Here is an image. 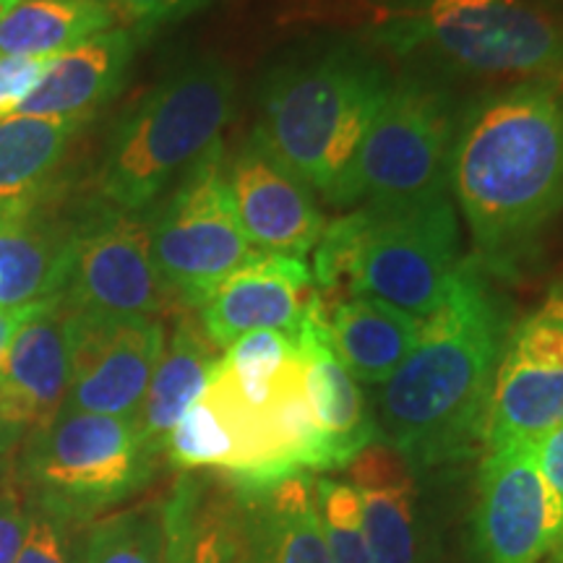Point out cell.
I'll use <instances>...</instances> for the list:
<instances>
[{
	"mask_svg": "<svg viewBox=\"0 0 563 563\" xmlns=\"http://www.w3.org/2000/svg\"><path fill=\"white\" fill-rule=\"evenodd\" d=\"M81 563H165V501L131 506L97 522Z\"/></svg>",
	"mask_w": 563,
	"mask_h": 563,
	"instance_id": "4316f807",
	"label": "cell"
},
{
	"mask_svg": "<svg viewBox=\"0 0 563 563\" xmlns=\"http://www.w3.org/2000/svg\"><path fill=\"white\" fill-rule=\"evenodd\" d=\"M150 228L154 269L175 298L194 308L256 253L238 220L220 141L183 175Z\"/></svg>",
	"mask_w": 563,
	"mask_h": 563,
	"instance_id": "9c48e42d",
	"label": "cell"
},
{
	"mask_svg": "<svg viewBox=\"0 0 563 563\" xmlns=\"http://www.w3.org/2000/svg\"><path fill=\"white\" fill-rule=\"evenodd\" d=\"M68 232H58L34 209L0 224V311L60 298Z\"/></svg>",
	"mask_w": 563,
	"mask_h": 563,
	"instance_id": "d4e9b609",
	"label": "cell"
},
{
	"mask_svg": "<svg viewBox=\"0 0 563 563\" xmlns=\"http://www.w3.org/2000/svg\"><path fill=\"white\" fill-rule=\"evenodd\" d=\"M37 203H0V224L16 220V217L26 214V211H32Z\"/></svg>",
	"mask_w": 563,
	"mask_h": 563,
	"instance_id": "d590c367",
	"label": "cell"
},
{
	"mask_svg": "<svg viewBox=\"0 0 563 563\" xmlns=\"http://www.w3.org/2000/svg\"><path fill=\"white\" fill-rule=\"evenodd\" d=\"M475 548L483 563H543L563 530L532 443L488 449L477 481Z\"/></svg>",
	"mask_w": 563,
	"mask_h": 563,
	"instance_id": "4fadbf2b",
	"label": "cell"
},
{
	"mask_svg": "<svg viewBox=\"0 0 563 563\" xmlns=\"http://www.w3.org/2000/svg\"><path fill=\"white\" fill-rule=\"evenodd\" d=\"M60 300L68 311L95 316H152L175 295L152 262V228L144 211L104 209L68 232Z\"/></svg>",
	"mask_w": 563,
	"mask_h": 563,
	"instance_id": "30bf717a",
	"label": "cell"
},
{
	"mask_svg": "<svg viewBox=\"0 0 563 563\" xmlns=\"http://www.w3.org/2000/svg\"><path fill=\"white\" fill-rule=\"evenodd\" d=\"M532 449L534 460L540 464V473L545 475L563 509V422L555 426L551 433H545L538 443H532Z\"/></svg>",
	"mask_w": 563,
	"mask_h": 563,
	"instance_id": "d6a6232c",
	"label": "cell"
},
{
	"mask_svg": "<svg viewBox=\"0 0 563 563\" xmlns=\"http://www.w3.org/2000/svg\"><path fill=\"white\" fill-rule=\"evenodd\" d=\"M462 232L452 199L407 207H355L327 224L316 243L321 295L373 298L426 319L462 272Z\"/></svg>",
	"mask_w": 563,
	"mask_h": 563,
	"instance_id": "277c9868",
	"label": "cell"
},
{
	"mask_svg": "<svg viewBox=\"0 0 563 563\" xmlns=\"http://www.w3.org/2000/svg\"><path fill=\"white\" fill-rule=\"evenodd\" d=\"M543 563H563V530L559 538H555L551 553H548V559Z\"/></svg>",
	"mask_w": 563,
	"mask_h": 563,
	"instance_id": "8d00e7d4",
	"label": "cell"
},
{
	"mask_svg": "<svg viewBox=\"0 0 563 563\" xmlns=\"http://www.w3.org/2000/svg\"><path fill=\"white\" fill-rule=\"evenodd\" d=\"M165 342V327L152 316L68 311L70 384L60 410L133 420Z\"/></svg>",
	"mask_w": 563,
	"mask_h": 563,
	"instance_id": "7c38bea8",
	"label": "cell"
},
{
	"mask_svg": "<svg viewBox=\"0 0 563 563\" xmlns=\"http://www.w3.org/2000/svg\"><path fill=\"white\" fill-rule=\"evenodd\" d=\"M53 300H58V298L32 302V306H21V308H3V311H0V361L5 357V352H9L11 342L16 340V334L21 332V329H24L26 323L34 319V316L45 311Z\"/></svg>",
	"mask_w": 563,
	"mask_h": 563,
	"instance_id": "836d02e7",
	"label": "cell"
},
{
	"mask_svg": "<svg viewBox=\"0 0 563 563\" xmlns=\"http://www.w3.org/2000/svg\"><path fill=\"white\" fill-rule=\"evenodd\" d=\"M115 21L104 0H21L0 19V58H58Z\"/></svg>",
	"mask_w": 563,
	"mask_h": 563,
	"instance_id": "cb8c5ba5",
	"label": "cell"
},
{
	"mask_svg": "<svg viewBox=\"0 0 563 563\" xmlns=\"http://www.w3.org/2000/svg\"><path fill=\"white\" fill-rule=\"evenodd\" d=\"M306 382L319 426L321 473L347 467L368 443L376 441V420L347 368L336 361L329 344L323 300L308 313L298 332Z\"/></svg>",
	"mask_w": 563,
	"mask_h": 563,
	"instance_id": "ac0fdd59",
	"label": "cell"
},
{
	"mask_svg": "<svg viewBox=\"0 0 563 563\" xmlns=\"http://www.w3.org/2000/svg\"><path fill=\"white\" fill-rule=\"evenodd\" d=\"M365 3H371L373 9L382 13V19H389V16H397V13L415 9V5L422 3V0H365Z\"/></svg>",
	"mask_w": 563,
	"mask_h": 563,
	"instance_id": "e575fe53",
	"label": "cell"
},
{
	"mask_svg": "<svg viewBox=\"0 0 563 563\" xmlns=\"http://www.w3.org/2000/svg\"><path fill=\"white\" fill-rule=\"evenodd\" d=\"M452 191L475 243V262L506 277L527 262L563 209V87L506 89L462 118Z\"/></svg>",
	"mask_w": 563,
	"mask_h": 563,
	"instance_id": "7a4b0ae2",
	"label": "cell"
},
{
	"mask_svg": "<svg viewBox=\"0 0 563 563\" xmlns=\"http://www.w3.org/2000/svg\"><path fill=\"white\" fill-rule=\"evenodd\" d=\"M235 110V79L214 58L162 79L112 131L97 188L110 209L146 211L222 136Z\"/></svg>",
	"mask_w": 563,
	"mask_h": 563,
	"instance_id": "5b68a950",
	"label": "cell"
},
{
	"mask_svg": "<svg viewBox=\"0 0 563 563\" xmlns=\"http://www.w3.org/2000/svg\"><path fill=\"white\" fill-rule=\"evenodd\" d=\"M70 514L34 496L30 534L13 563H70Z\"/></svg>",
	"mask_w": 563,
	"mask_h": 563,
	"instance_id": "f1b7e54d",
	"label": "cell"
},
{
	"mask_svg": "<svg viewBox=\"0 0 563 563\" xmlns=\"http://www.w3.org/2000/svg\"><path fill=\"white\" fill-rule=\"evenodd\" d=\"M19 3H21V0H0V19H3L5 13H9L13 5H19Z\"/></svg>",
	"mask_w": 563,
	"mask_h": 563,
	"instance_id": "74e56055",
	"label": "cell"
},
{
	"mask_svg": "<svg viewBox=\"0 0 563 563\" xmlns=\"http://www.w3.org/2000/svg\"><path fill=\"white\" fill-rule=\"evenodd\" d=\"M53 58H0V118H9L32 89L37 87L42 74L51 66Z\"/></svg>",
	"mask_w": 563,
	"mask_h": 563,
	"instance_id": "1f68e13d",
	"label": "cell"
},
{
	"mask_svg": "<svg viewBox=\"0 0 563 563\" xmlns=\"http://www.w3.org/2000/svg\"><path fill=\"white\" fill-rule=\"evenodd\" d=\"M152 460L131 418L60 410L30 435L19 475L37 498L74 517L136 490Z\"/></svg>",
	"mask_w": 563,
	"mask_h": 563,
	"instance_id": "ba28073f",
	"label": "cell"
},
{
	"mask_svg": "<svg viewBox=\"0 0 563 563\" xmlns=\"http://www.w3.org/2000/svg\"><path fill=\"white\" fill-rule=\"evenodd\" d=\"M136 53V34L112 26L51 60L32 95L13 115L87 123L118 95Z\"/></svg>",
	"mask_w": 563,
	"mask_h": 563,
	"instance_id": "e0dca14e",
	"label": "cell"
},
{
	"mask_svg": "<svg viewBox=\"0 0 563 563\" xmlns=\"http://www.w3.org/2000/svg\"><path fill=\"white\" fill-rule=\"evenodd\" d=\"M378 42L470 76L563 79V16L534 0H422L378 21Z\"/></svg>",
	"mask_w": 563,
	"mask_h": 563,
	"instance_id": "8992f818",
	"label": "cell"
},
{
	"mask_svg": "<svg viewBox=\"0 0 563 563\" xmlns=\"http://www.w3.org/2000/svg\"><path fill=\"white\" fill-rule=\"evenodd\" d=\"M34 496L19 477H0V563H13L30 534Z\"/></svg>",
	"mask_w": 563,
	"mask_h": 563,
	"instance_id": "f546056e",
	"label": "cell"
},
{
	"mask_svg": "<svg viewBox=\"0 0 563 563\" xmlns=\"http://www.w3.org/2000/svg\"><path fill=\"white\" fill-rule=\"evenodd\" d=\"M316 504L334 563H373L361 522V504L350 483L316 477Z\"/></svg>",
	"mask_w": 563,
	"mask_h": 563,
	"instance_id": "83f0119b",
	"label": "cell"
},
{
	"mask_svg": "<svg viewBox=\"0 0 563 563\" xmlns=\"http://www.w3.org/2000/svg\"><path fill=\"white\" fill-rule=\"evenodd\" d=\"M329 344L355 382L382 386L418 342L422 319L373 298L323 300Z\"/></svg>",
	"mask_w": 563,
	"mask_h": 563,
	"instance_id": "44dd1931",
	"label": "cell"
},
{
	"mask_svg": "<svg viewBox=\"0 0 563 563\" xmlns=\"http://www.w3.org/2000/svg\"><path fill=\"white\" fill-rule=\"evenodd\" d=\"M70 384L68 308L53 300L11 342L0 361V433L16 443L60 412Z\"/></svg>",
	"mask_w": 563,
	"mask_h": 563,
	"instance_id": "2e32d148",
	"label": "cell"
},
{
	"mask_svg": "<svg viewBox=\"0 0 563 563\" xmlns=\"http://www.w3.org/2000/svg\"><path fill=\"white\" fill-rule=\"evenodd\" d=\"M115 19L125 21V30L133 34H150L159 26L191 16L209 0H104Z\"/></svg>",
	"mask_w": 563,
	"mask_h": 563,
	"instance_id": "4dcf8cb0",
	"label": "cell"
},
{
	"mask_svg": "<svg viewBox=\"0 0 563 563\" xmlns=\"http://www.w3.org/2000/svg\"><path fill=\"white\" fill-rule=\"evenodd\" d=\"M243 498L249 504L258 563H334L311 475L282 477L269 488L243 493Z\"/></svg>",
	"mask_w": 563,
	"mask_h": 563,
	"instance_id": "603a6c76",
	"label": "cell"
},
{
	"mask_svg": "<svg viewBox=\"0 0 563 563\" xmlns=\"http://www.w3.org/2000/svg\"><path fill=\"white\" fill-rule=\"evenodd\" d=\"M217 350L220 347L209 340L194 316H180L178 327H175L170 342H165L157 368L152 373L144 402L133 418L139 439L152 456L165 452L173 428L207 389L211 371L220 361Z\"/></svg>",
	"mask_w": 563,
	"mask_h": 563,
	"instance_id": "7402d4cb",
	"label": "cell"
},
{
	"mask_svg": "<svg viewBox=\"0 0 563 563\" xmlns=\"http://www.w3.org/2000/svg\"><path fill=\"white\" fill-rule=\"evenodd\" d=\"M165 563H258L243 493L183 481L165 498Z\"/></svg>",
	"mask_w": 563,
	"mask_h": 563,
	"instance_id": "ffe728a7",
	"label": "cell"
},
{
	"mask_svg": "<svg viewBox=\"0 0 563 563\" xmlns=\"http://www.w3.org/2000/svg\"><path fill=\"white\" fill-rule=\"evenodd\" d=\"M391 87L386 60L361 42H308L266 70L253 136L329 201Z\"/></svg>",
	"mask_w": 563,
	"mask_h": 563,
	"instance_id": "3957f363",
	"label": "cell"
},
{
	"mask_svg": "<svg viewBox=\"0 0 563 563\" xmlns=\"http://www.w3.org/2000/svg\"><path fill=\"white\" fill-rule=\"evenodd\" d=\"M232 199L241 228L256 251L302 258L319 243L323 224L313 188L256 136L228 165Z\"/></svg>",
	"mask_w": 563,
	"mask_h": 563,
	"instance_id": "9a60e30c",
	"label": "cell"
},
{
	"mask_svg": "<svg viewBox=\"0 0 563 563\" xmlns=\"http://www.w3.org/2000/svg\"><path fill=\"white\" fill-rule=\"evenodd\" d=\"M79 129L53 118H0V203H37Z\"/></svg>",
	"mask_w": 563,
	"mask_h": 563,
	"instance_id": "484cf974",
	"label": "cell"
},
{
	"mask_svg": "<svg viewBox=\"0 0 563 563\" xmlns=\"http://www.w3.org/2000/svg\"><path fill=\"white\" fill-rule=\"evenodd\" d=\"M373 563H420L418 490L410 462L373 441L347 464Z\"/></svg>",
	"mask_w": 563,
	"mask_h": 563,
	"instance_id": "d6986e66",
	"label": "cell"
},
{
	"mask_svg": "<svg viewBox=\"0 0 563 563\" xmlns=\"http://www.w3.org/2000/svg\"><path fill=\"white\" fill-rule=\"evenodd\" d=\"M9 446H13V441L9 439V435H3V433H0V454H3L5 449H9Z\"/></svg>",
	"mask_w": 563,
	"mask_h": 563,
	"instance_id": "f35d334b",
	"label": "cell"
},
{
	"mask_svg": "<svg viewBox=\"0 0 563 563\" xmlns=\"http://www.w3.org/2000/svg\"><path fill=\"white\" fill-rule=\"evenodd\" d=\"M504 300L475 258H464L452 292L420 323L407 361L376 397V435L410 462L441 467L485 443L488 402L509 336Z\"/></svg>",
	"mask_w": 563,
	"mask_h": 563,
	"instance_id": "6da1fadb",
	"label": "cell"
},
{
	"mask_svg": "<svg viewBox=\"0 0 563 563\" xmlns=\"http://www.w3.org/2000/svg\"><path fill=\"white\" fill-rule=\"evenodd\" d=\"M460 110L443 84L405 76L378 110L336 186L334 207H407L446 199Z\"/></svg>",
	"mask_w": 563,
	"mask_h": 563,
	"instance_id": "52a82bcc",
	"label": "cell"
},
{
	"mask_svg": "<svg viewBox=\"0 0 563 563\" xmlns=\"http://www.w3.org/2000/svg\"><path fill=\"white\" fill-rule=\"evenodd\" d=\"M563 422V282L506 336L493 376L488 449L538 443Z\"/></svg>",
	"mask_w": 563,
	"mask_h": 563,
	"instance_id": "8fae6325",
	"label": "cell"
},
{
	"mask_svg": "<svg viewBox=\"0 0 563 563\" xmlns=\"http://www.w3.org/2000/svg\"><path fill=\"white\" fill-rule=\"evenodd\" d=\"M321 300L313 272L302 258L256 251L201 302L199 323L220 350L253 332L298 336L302 321Z\"/></svg>",
	"mask_w": 563,
	"mask_h": 563,
	"instance_id": "5bb4252c",
	"label": "cell"
}]
</instances>
